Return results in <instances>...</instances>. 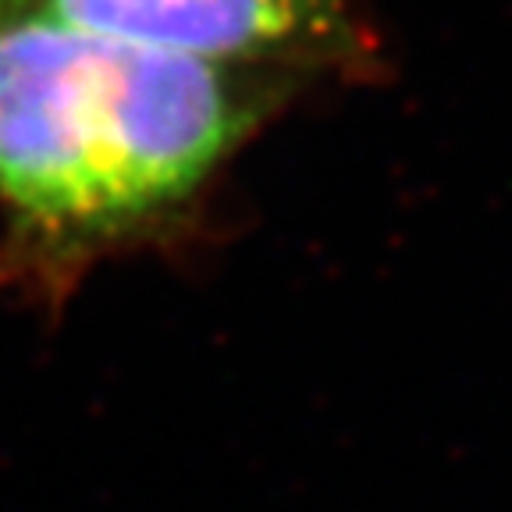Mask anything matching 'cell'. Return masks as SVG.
Wrapping results in <instances>:
<instances>
[{
  "label": "cell",
  "mask_w": 512,
  "mask_h": 512,
  "mask_svg": "<svg viewBox=\"0 0 512 512\" xmlns=\"http://www.w3.org/2000/svg\"><path fill=\"white\" fill-rule=\"evenodd\" d=\"M303 89L0 0V281L61 303L100 260L178 228Z\"/></svg>",
  "instance_id": "obj_1"
},
{
  "label": "cell",
  "mask_w": 512,
  "mask_h": 512,
  "mask_svg": "<svg viewBox=\"0 0 512 512\" xmlns=\"http://www.w3.org/2000/svg\"><path fill=\"white\" fill-rule=\"evenodd\" d=\"M111 40L313 86L384 61L367 0H18Z\"/></svg>",
  "instance_id": "obj_2"
}]
</instances>
